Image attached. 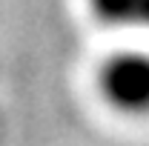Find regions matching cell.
Returning a JSON list of instances; mask_svg holds the SVG:
<instances>
[{"label":"cell","mask_w":149,"mask_h":146,"mask_svg":"<svg viewBox=\"0 0 149 146\" xmlns=\"http://www.w3.org/2000/svg\"><path fill=\"white\" fill-rule=\"evenodd\" d=\"M95 95L115 117L149 120V49H115L95 66Z\"/></svg>","instance_id":"obj_1"}]
</instances>
